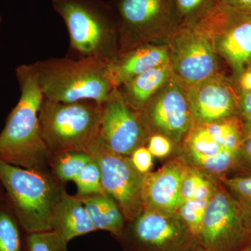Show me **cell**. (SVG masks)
<instances>
[{"mask_svg": "<svg viewBox=\"0 0 251 251\" xmlns=\"http://www.w3.org/2000/svg\"><path fill=\"white\" fill-rule=\"evenodd\" d=\"M21 97L0 133V161L29 170L49 168L50 153L41 133L39 112L44 99L34 64L16 70Z\"/></svg>", "mask_w": 251, "mask_h": 251, "instance_id": "obj_1", "label": "cell"}, {"mask_svg": "<svg viewBox=\"0 0 251 251\" xmlns=\"http://www.w3.org/2000/svg\"><path fill=\"white\" fill-rule=\"evenodd\" d=\"M52 4L69 31L72 58L109 64L119 55L120 24L111 4L102 0H52Z\"/></svg>", "mask_w": 251, "mask_h": 251, "instance_id": "obj_2", "label": "cell"}, {"mask_svg": "<svg viewBox=\"0 0 251 251\" xmlns=\"http://www.w3.org/2000/svg\"><path fill=\"white\" fill-rule=\"evenodd\" d=\"M0 183L25 234L51 230L64 183L50 170L25 169L0 161Z\"/></svg>", "mask_w": 251, "mask_h": 251, "instance_id": "obj_3", "label": "cell"}, {"mask_svg": "<svg viewBox=\"0 0 251 251\" xmlns=\"http://www.w3.org/2000/svg\"><path fill=\"white\" fill-rule=\"evenodd\" d=\"M44 98L61 103L103 104L115 86L108 63L94 58H50L34 63Z\"/></svg>", "mask_w": 251, "mask_h": 251, "instance_id": "obj_4", "label": "cell"}, {"mask_svg": "<svg viewBox=\"0 0 251 251\" xmlns=\"http://www.w3.org/2000/svg\"><path fill=\"white\" fill-rule=\"evenodd\" d=\"M103 104L94 101L61 103L43 99L39 112L41 133L50 154L87 152L100 138Z\"/></svg>", "mask_w": 251, "mask_h": 251, "instance_id": "obj_5", "label": "cell"}, {"mask_svg": "<svg viewBox=\"0 0 251 251\" xmlns=\"http://www.w3.org/2000/svg\"><path fill=\"white\" fill-rule=\"evenodd\" d=\"M117 239L125 251H188L197 243L177 214L148 209L126 223Z\"/></svg>", "mask_w": 251, "mask_h": 251, "instance_id": "obj_6", "label": "cell"}, {"mask_svg": "<svg viewBox=\"0 0 251 251\" xmlns=\"http://www.w3.org/2000/svg\"><path fill=\"white\" fill-rule=\"evenodd\" d=\"M87 153L98 162L104 192L116 202L126 221L128 222L141 214L146 175L135 169L130 156L114 152L100 138L92 144Z\"/></svg>", "mask_w": 251, "mask_h": 251, "instance_id": "obj_7", "label": "cell"}, {"mask_svg": "<svg viewBox=\"0 0 251 251\" xmlns=\"http://www.w3.org/2000/svg\"><path fill=\"white\" fill-rule=\"evenodd\" d=\"M112 6L120 24V54L142 45L156 31L180 25L173 0H117Z\"/></svg>", "mask_w": 251, "mask_h": 251, "instance_id": "obj_8", "label": "cell"}, {"mask_svg": "<svg viewBox=\"0 0 251 251\" xmlns=\"http://www.w3.org/2000/svg\"><path fill=\"white\" fill-rule=\"evenodd\" d=\"M172 44L173 72L183 83L196 85L214 76L217 69L215 40L196 21L180 25Z\"/></svg>", "mask_w": 251, "mask_h": 251, "instance_id": "obj_9", "label": "cell"}, {"mask_svg": "<svg viewBox=\"0 0 251 251\" xmlns=\"http://www.w3.org/2000/svg\"><path fill=\"white\" fill-rule=\"evenodd\" d=\"M198 242L212 251H240L251 242L237 202L221 182L208 203Z\"/></svg>", "mask_w": 251, "mask_h": 251, "instance_id": "obj_10", "label": "cell"}, {"mask_svg": "<svg viewBox=\"0 0 251 251\" xmlns=\"http://www.w3.org/2000/svg\"><path fill=\"white\" fill-rule=\"evenodd\" d=\"M167 83L159 94L137 113L148 134L165 135L180 145L193 125L188 90L177 80L170 79Z\"/></svg>", "mask_w": 251, "mask_h": 251, "instance_id": "obj_11", "label": "cell"}, {"mask_svg": "<svg viewBox=\"0 0 251 251\" xmlns=\"http://www.w3.org/2000/svg\"><path fill=\"white\" fill-rule=\"evenodd\" d=\"M100 138L112 151L127 156L148 141L138 113L126 103L117 89L103 104Z\"/></svg>", "mask_w": 251, "mask_h": 251, "instance_id": "obj_12", "label": "cell"}, {"mask_svg": "<svg viewBox=\"0 0 251 251\" xmlns=\"http://www.w3.org/2000/svg\"><path fill=\"white\" fill-rule=\"evenodd\" d=\"M179 145L176 156L188 166L219 181L226 177L237 162V153L227 150L204 125L193 124Z\"/></svg>", "mask_w": 251, "mask_h": 251, "instance_id": "obj_13", "label": "cell"}, {"mask_svg": "<svg viewBox=\"0 0 251 251\" xmlns=\"http://www.w3.org/2000/svg\"><path fill=\"white\" fill-rule=\"evenodd\" d=\"M188 167L176 156L158 171L145 175L142 193L144 209L176 214L183 202L181 185Z\"/></svg>", "mask_w": 251, "mask_h": 251, "instance_id": "obj_14", "label": "cell"}, {"mask_svg": "<svg viewBox=\"0 0 251 251\" xmlns=\"http://www.w3.org/2000/svg\"><path fill=\"white\" fill-rule=\"evenodd\" d=\"M188 94L193 124L205 125L234 117L237 99L224 80L211 77L190 86Z\"/></svg>", "mask_w": 251, "mask_h": 251, "instance_id": "obj_15", "label": "cell"}, {"mask_svg": "<svg viewBox=\"0 0 251 251\" xmlns=\"http://www.w3.org/2000/svg\"><path fill=\"white\" fill-rule=\"evenodd\" d=\"M170 63L169 50L142 44L119 54L109 63L108 67L112 84L117 89L142 73Z\"/></svg>", "mask_w": 251, "mask_h": 251, "instance_id": "obj_16", "label": "cell"}, {"mask_svg": "<svg viewBox=\"0 0 251 251\" xmlns=\"http://www.w3.org/2000/svg\"><path fill=\"white\" fill-rule=\"evenodd\" d=\"M51 230L57 232L69 243L74 238L97 229L80 198L77 196H71L64 191L54 211Z\"/></svg>", "mask_w": 251, "mask_h": 251, "instance_id": "obj_17", "label": "cell"}, {"mask_svg": "<svg viewBox=\"0 0 251 251\" xmlns=\"http://www.w3.org/2000/svg\"><path fill=\"white\" fill-rule=\"evenodd\" d=\"M171 63L142 73L117 88L126 103L139 112L154 97L173 74Z\"/></svg>", "mask_w": 251, "mask_h": 251, "instance_id": "obj_18", "label": "cell"}, {"mask_svg": "<svg viewBox=\"0 0 251 251\" xmlns=\"http://www.w3.org/2000/svg\"><path fill=\"white\" fill-rule=\"evenodd\" d=\"M97 230L108 231L117 238L125 228L126 219L116 202L106 193L80 198Z\"/></svg>", "mask_w": 251, "mask_h": 251, "instance_id": "obj_19", "label": "cell"}, {"mask_svg": "<svg viewBox=\"0 0 251 251\" xmlns=\"http://www.w3.org/2000/svg\"><path fill=\"white\" fill-rule=\"evenodd\" d=\"M23 232L4 194L0 199V251H26Z\"/></svg>", "mask_w": 251, "mask_h": 251, "instance_id": "obj_20", "label": "cell"}, {"mask_svg": "<svg viewBox=\"0 0 251 251\" xmlns=\"http://www.w3.org/2000/svg\"><path fill=\"white\" fill-rule=\"evenodd\" d=\"M93 158L85 151H69L50 155L49 168L63 183L74 181Z\"/></svg>", "mask_w": 251, "mask_h": 251, "instance_id": "obj_21", "label": "cell"}, {"mask_svg": "<svg viewBox=\"0 0 251 251\" xmlns=\"http://www.w3.org/2000/svg\"><path fill=\"white\" fill-rule=\"evenodd\" d=\"M219 184V180L208 176L197 169L188 167L181 185L182 201L209 200Z\"/></svg>", "mask_w": 251, "mask_h": 251, "instance_id": "obj_22", "label": "cell"}, {"mask_svg": "<svg viewBox=\"0 0 251 251\" xmlns=\"http://www.w3.org/2000/svg\"><path fill=\"white\" fill-rule=\"evenodd\" d=\"M219 181L237 202L251 234V174L226 176Z\"/></svg>", "mask_w": 251, "mask_h": 251, "instance_id": "obj_23", "label": "cell"}, {"mask_svg": "<svg viewBox=\"0 0 251 251\" xmlns=\"http://www.w3.org/2000/svg\"><path fill=\"white\" fill-rule=\"evenodd\" d=\"M209 200L184 201L176 212L197 242Z\"/></svg>", "mask_w": 251, "mask_h": 251, "instance_id": "obj_24", "label": "cell"}, {"mask_svg": "<svg viewBox=\"0 0 251 251\" xmlns=\"http://www.w3.org/2000/svg\"><path fill=\"white\" fill-rule=\"evenodd\" d=\"M74 181L76 184L77 197L85 198L105 193L102 186L100 166L94 158L84 167Z\"/></svg>", "mask_w": 251, "mask_h": 251, "instance_id": "obj_25", "label": "cell"}, {"mask_svg": "<svg viewBox=\"0 0 251 251\" xmlns=\"http://www.w3.org/2000/svg\"><path fill=\"white\" fill-rule=\"evenodd\" d=\"M68 242L54 230L25 234L26 251H68Z\"/></svg>", "mask_w": 251, "mask_h": 251, "instance_id": "obj_26", "label": "cell"}, {"mask_svg": "<svg viewBox=\"0 0 251 251\" xmlns=\"http://www.w3.org/2000/svg\"><path fill=\"white\" fill-rule=\"evenodd\" d=\"M180 25L193 22L215 7L218 0H173Z\"/></svg>", "mask_w": 251, "mask_h": 251, "instance_id": "obj_27", "label": "cell"}, {"mask_svg": "<svg viewBox=\"0 0 251 251\" xmlns=\"http://www.w3.org/2000/svg\"><path fill=\"white\" fill-rule=\"evenodd\" d=\"M174 143L161 134H153L149 137L148 149L153 157L163 158L169 156L173 151Z\"/></svg>", "mask_w": 251, "mask_h": 251, "instance_id": "obj_28", "label": "cell"}, {"mask_svg": "<svg viewBox=\"0 0 251 251\" xmlns=\"http://www.w3.org/2000/svg\"><path fill=\"white\" fill-rule=\"evenodd\" d=\"M130 159L135 169L141 174L147 175L150 173L153 166V156L148 148L140 147L130 155Z\"/></svg>", "mask_w": 251, "mask_h": 251, "instance_id": "obj_29", "label": "cell"}, {"mask_svg": "<svg viewBox=\"0 0 251 251\" xmlns=\"http://www.w3.org/2000/svg\"><path fill=\"white\" fill-rule=\"evenodd\" d=\"M216 6L236 14L251 17V0H218Z\"/></svg>", "mask_w": 251, "mask_h": 251, "instance_id": "obj_30", "label": "cell"}, {"mask_svg": "<svg viewBox=\"0 0 251 251\" xmlns=\"http://www.w3.org/2000/svg\"><path fill=\"white\" fill-rule=\"evenodd\" d=\"M243 162L249 169L251 170V133L243 138L242 145L238 155L237 162Z\"/></svg>", "mask_w": 251, "mask_h": 251, "instance_id": "obj_31", "label": "cell"}, {"mask_svg": "<svg viewBox=\"0 0 251 251\" xmlns=\"http://www.w3.org/2000/svg\"><path fill=\"white\" fill-rule=\"evenodd\" d=\"M243 117L247 122H251V91L244 92L240 103Z\"/></svg>", "mask_w": 251, "mask_h": 251, "instance_id": "obj_32", "label": "cell"}, {"mask_svg": "<svg viewBox=\"0 0 251 251\" xmlns=\"http://www.w3.org/2000/svg\"><path fill=\"white\" fill-rule=\"evenodd\" d=\"M240 85L244 92L251 91V68L243 74L241 77Z\"/></svg>", "mask_w": 251, "mask_h": 251, "instance_id": "obj_33", "label": "cell"}, {"mask_svg": "<svg viewBox=\"0 0 251 251\" xmlns=\"http://www.w3.org/2000/svg\"><path fill=\"white\" fill-rule=\"evenodd\" d=\"M188 251H211L210 249H207L204 246L202 245V244H200V243H196L194 246H193L191 249H189Z\"/></svg>", "mask_w": 251, "mask_h": 251, "instance_id": "obj_34", "label": "cell"}, {"mask_svg": "<svg viewBox=\"0 0 251 251\" xmlns=\"http://www.w3.org/2000/svg\"><path fill=\"white\" fill-rule=\"evenodd\" d=\"M240 251H251V242L245 246Z\"/></svg>", "mask_w": 251, "mask_h": 251, "instance_id": "obj_35", "label": "cell"}, {"mask_svg": "<svg viewBox=\"0 0 251 251\" xmlns=\"http://www.w3.org/2000/svg\"><path fill=\"white\" fill-rule=\"evenodd\" d=\"M4 196V191L2 186H1V183H0V199L2 198Z\"/></svg>", "mask_w": 251, "mask_h": 251, "instance_id": "obj_36", "label": "cell"}, {"mask_svg": "<svg viewBox=\"0 0 251 251\" xmlns=\"http://www.w3.org/2000/svg\"><path fill=\"white\" fill-rule=\"evenodd\" d=\"M248 133H251V122H248Z\"/></svg>", "mask_w": 251, "mask_h": 251, "instance_id": "obj_37", "label": "cell"}, {"mask_svg": "<svg viewBox=\"0 0 251 251\" xmlns=\"http://www.w3.org/2000/svg\"><path fill=\"white\" fill-rule=\"evenodd\" d=\"M1 17H0V25H1Z\"/></svg>", "mask_w": 251, "mask_h": 251, "instance_id": "obj_38", "label": "cell"}]
</instances>
